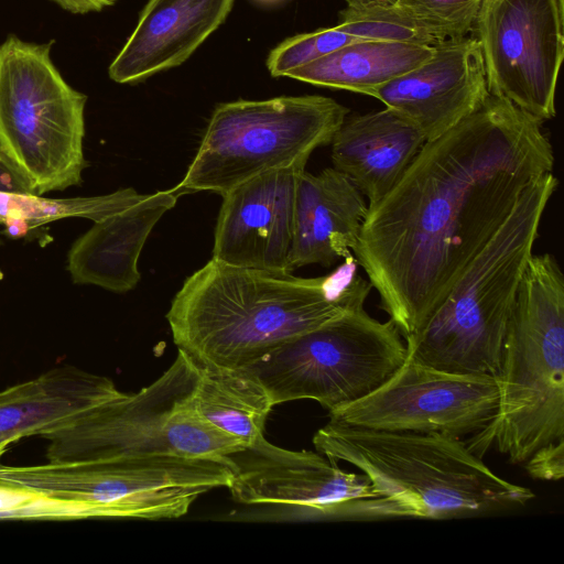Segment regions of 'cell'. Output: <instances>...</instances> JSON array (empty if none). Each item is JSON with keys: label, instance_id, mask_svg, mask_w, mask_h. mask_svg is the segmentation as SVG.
I'll use <instances>...</instances> for the list:
<instances>
[{"label": "cell", "instance_id": "obj_27", "mask_svg": "<svg viewBox=\"0 0 564 564\" xmlns=\"http://www.w3.org/2000/svg\"><path fill=\"white\" fill-rule=\"evenodd\" d=\"M87 518H91V512L83 505L0 485V519L75 520Z\"/></svg>", "mask_w": 564, "mask_h": 564}, {"label": "cell", "instance_id": "obj_8", "mask_svg": "<svg viewBox=\"0 0 564 564\" xmlns=\"http://www.w3.org/2000/svg\"><path fill=\"white\" fill-rule=\"evenodd\" d=\"M349 110L319 96H281L235 100L216 106L194 159L172 189L226 194L267 172L306 164L330 144Z\"/></svg>", "mask_w": 564, "mask_h": 564}, {"label": "cell", "instance_id": "obj_6", "mask_svg": "<svg viewBox=\"0 0 564 564\" xmlns=\"http://www.w3.org/2000/svg\"><path fill=\"white\" fill-rule=\"evenodd\" d=\"M200 367L178 350L169 369L138 393H121L42 436L48 462L143 456H229L246 448L209 423L191 398Z\"/></svg>", "mask_w": 564, "mask_h": 564}, {"label": "cell", "instance_id": "obj_16", "mask_svg": "<svg viewBox=\"0 0 564 564\" xmlns=\"http://www.w3.org/2000/svg\"><path fill=\"white\" fill-rule=\"evenodd\" d=\"M235 0H149L111 62L119 84L142 82L183 64L226 20Z\"/></svg>", "mask_w": 564, "mask_h": 564}, {"label": "cell", "instance_id": "obj_31", "mask_svg": "<svg viewBox=\"0 0 564 564\" xmlns=\"http://www.w3.org/2000/svg\"><path fill=\"white\" fill-rule=\"evenodd\" d=\"M348 7H365L375 3H392L394 0H344Z\"/></svg>", "mask_w": 564, "mask_h": 564}, {"label": "cell", "instance_id": "obj_25", "mask_svg": "<svg viewBox=\"0 0 564 564\" xmlns=\"http://www.w3.org/2000/svg\"><path fill=\"white\" fill-rule=\"evenodd\" d=\"M357 40L360 39L336 26L297 34L284 40L270 52L267 68L272 77H286L291 72Z\"/></svg>", "mask_w": 564, "mask_h": 564}, {"label": "cell", "instance_id": "obj_23", "mask_svg": "<svg viewBox=\"0 0 564 564\" xmlns=\"http://www.w3.org/2000/svg\"><path fill=\"white\" fill-rule=\"evenodd\" d=\"M144 194L132 187L98 196L46 198L36 194L0 192V224L21 237L29 230L64 218L100 221L139 202Z\"/></svg>", "mask_w": 564, "mask_h": 564}, {"label": "cell", "instance_id": "obj_28", "mask_svg": "<svg viewBox=\"0 0 564 564\" xmlns=\"http://www.w3.org/2000/svg\"><path fill=\"white\" fill-rule=\"evenodd\" d=\"M525 470L540 480H560L564 476V440L535 452L525 463Z\"/></svg>", "mask_w": 564, "mask_h": 564}, {"label": "cell", "instance_id": "obj_11", "mask_svg": "<svg viewBox=\"0 0 564 564\" xmlns=\"http://www.w3.org/2000/svg\"><path fill=\"white\" fill-rule=\"evenodd\" d=\"M490 95L540 121L556 115L564 0H482L473 30Z\"/></svg>", "mask_w": 564, "mask_h": 564}, {"label": "cell", "instance_id": "obj_21", "mask_svg": "<svg viewBox=\"0 0 564 564\" xmlns=\"http://www.w3.org/2000/svg\"><path fill=\"white\" fill-rule=\"evenodd\" d=\"M434 46L357 40L305 65L286 77L370 96L372 90L424 63Z\"/></svg>", "mask_w": 564, "mask_h": 564}, {"label": "cell", "instance_id": "obj_24", "mask_svg": "<svg viewBox=\"0 0 564 564\" xmlns=\"http://www.w3.org/2000/svg\"><path fill=\"white\" fill-rule=\"evenodd\" d=\"M358 39L434 46L447 39L436 29L392 3L348 7L335 25Z\"/></svg>", "mask_w": 564, "mask_h": 564}, {"label": "cell", "instance_id": "obj_15", "mask_svg": "<svg viewBox=\"0 0 564 564\" xmlns=\"http://www.w3.org/2000/svg\"><path fill=\"white\" fill-rule=\"evenodd\" d=\"M476 39H447L412 70L372 90L371 97L410 120L432 141L475 112L489 96Z\"/></svg>", "mask_w": 564, "mask_h": 564}, {"label": "cell", "instance_id": "obj_5", "mask_svg": "<svg viewBox=\"0 0 564 564\" xmlns=\"http://www.w3.org/2000/svg\"><path fill=\"white\" fill-rule=\"evenodd\" d=\"M557 185L550 172L521 193L425 326L405 340L406 357L447 372H497L519 283Z\"/></svg>", "mask_w": 564, "mask_h": 564}, {"label": "cell", "instance_id": "obj_12", "mask_svg": "<svg viewBox=\"0 0 564 564\" xmlns=\"http://www.w3.org/2000/svg\"><path fill=\"white\" fill-rule=\"evenodd\" d=\"M497 408L494 375L447 372L406 357L372 393L329 412V421L370 430L463 437L480 432Z\"/></svg>", "mask_w": 564, "mask_h": 564}, {"label": "cell", "instance_id": "obj_22", "mask_svg": "<svg viewBox=\"0 0 564 564\" xmlns=\"http://www.w3.org/2000/svg\"><path fill=\"white\" fill-rule=\"evenodd\" d=\"M209 423L249 446L263 436L273 408L263 386L246 369H206L191 398Z\"/></svg>", "mask_w": 564, "mask_h": 564}, {"label": "cell", "instance_id": "obj_9", "mask_svg": "<svg viewBox=\"0 0 564 564\" xmlns=\"http://www.w3.org/2000/svg\"><path fill=\"white\" fill-rule=\"evenodd\" d=\"M232 475L230 456L0 464V485L83 505L94 518H180L199 496L228 488Z\"/></svg>", "mask_w": 564, "mask_h": 564}, {"label": "cell", "instance_id": "obj_19", "mask_svg": "<svg viewBox=\"0 0 564 564\" xmlns=\"http://www.w3.org/2000/svg\"><path fill=\"white\" fill-rule=\"evenodd\" d=\"M425 142L410 120L388 107L346 117L330 142L333 167L371 206L399 182Z\"/></svg>", "mask_w": 564, "mask_h": 564}, {"label": "cell", "instance_id": "obj_3", "mask_svg": "<svg viewBox=\"0 0 564 564\" xmlns=\"http://www.w3.org/2000/svg\"><path fill=\"white\" fill-rule=\"evenodd\" d=\"M318 453L358 468L398 518L454 519L527 505L534 492L494 473L460 437L394 432L328 421Z\"/></svg>", "mask_w": 564, "mask_h": 564}, {"label": "cell", "instance_id": "obj_13", "mask_svg": "<svg viewBox=\"0 0 564 564\" xmlns=\"http://www.w3.org/2000/svg\"><path fill=\"white\" fill-rule=\"evenodd\" d=\"M232 498L245 505L279 506L311 519H330L345 501L377 496L362 474L341 469L337 462L310 451H290L263 436L229 455Z\"/></svg>", "mask_w": 564, "mask_h": 564}, {"label": "cell", "instance_id": "obj_29", "mask_svg": "<svg viewBox=\"0 0 564 564\" xmlns=\"http://www.w3.org/2000/svg\"><path fill=\"white\" fill-rule=\"evenodd\" d=\"M0 192L35 194L29 182L0 150Z\"/></svg>", "mask_w": 564, "mask_h": 564}, {"label": "cell", "instance_id": "obj_30", "mask_svg": "<svg viewBox=\"0 0 564 564\" xmlns=\"http://www.w3.org/2000/svg\"><path fill=\"white\" fill-rule=\"evenodd\" d=\"M63 9L72 13H88L101 11L105 8L113 6L117 0H52Z\"/></svg>", "mask_w": 564, "mask_h": 564}, {"label": "cell", "instance_id": "obj_14", "mask_svg": "<svg viewBox=\"0 0 564 564\" xmlns=\"http://www.w3.org/2000/svg\"><path fill=\"white\" fill-rule=\"evenodd\" d=\"M305 166L257 175L224 194L212 258L236 267L289 271L296 193Z\"/></svg>", "mask_w": 564, "mask_h": 564}, {"label": "cell", "instance_id": "obj_2", "mask_svg": "<svg viewBox=\"0 0 564 564\" xmlns=\"http://www.w3.org/2000/svg\"><path fill=\"white\" fill-rule=\"evenodd\" d=\"M354 258L316 278L210 259L166 313L178 350L200 368L246 369L285 341L364 307L372 285Z\"/></svg>", "mask_w": 564, "mask_h": 564}, {"label": "cell", "instance_id": "obj_20", "mask_svg": "<svg viewBox=\"0 0 564 564\" xmlns=\"http://www.w3.org/2000/svg\"><path fill=\"white\" fill-rule=\"evenodd\" d=\"M121 393L111 379L72 366L8 387L0 391V448L42 437Z\"/></svg>", "mask_w": 564, "mask_h": 564}, {"label": "cell", "instance_id": "obj_18", "mask_svg": "<svg viewBox=\"0 0 564 564\" xmlns=\"http://www.w3.org/2000/svg\"><path fill=\"white\" fill-rule=\"evenodd\" d=\"M177 197L172 188L145 194L126 209L94 223L68 251L67 270L73 282L116 293L134 289L141 279L138 262L143 246Z\"/></svg>", "mask_w": 564, "mask_h": 564}, {"label": "cell", "instance_id": "obj_4", "mask_svg": "<svg viewBox=\"0 0 564 564\" xmlns=\"http://www.w3.org/2000/svg\"><path fill=\"white\" fill-rule=\"evenodd\" d=\"M494 376L497 412L466 442L471 452L495 445L518 465L564 440V276L551 253L527 263Z\"/></svg>", "mask_w": 564, "mask_h": 564}, {"label": "cell", "instance_id": "obj_17", "mask_svg": "<svg viewBox=\"0 0 564 564\" xmlns=\"http://www.w3.org/2000/svg\"><path fill=\"white\" fill-rule=\"evenodd\" d=\"M368 205L341 172L327 167L300 177L289 271L308 265L332 267L352 257Z\"/></svg>", "mask_w": 564, "mask_h": 564}, {"label": "cell", "instance_id": "obj_1", "mask_svg": "<svg viewBox=\"0 0 564 564\" xmlns=\"http://www.w3.org/2000/svg\"><path fill=\"white\" fill-rule=\"evenodd\" d=\"M542 123L489 95L426 141L392 189L368 206L351 252L404 340L425 326L521 193L553 172Z\"/></svg>", "mask_w": 564, "mask_h": 564}, {"label": "cell", "instance_id": "obj_10", "mask_svg": "<svg viewBox=\"0 0 564 564\" xmlns=\"http://www.w3.org/2000/svg\"><path fill=\"white\" fill-rule=\"evenodd\" d=\"M405 359L394 323L359 307L285 341L246 370L273 405L311 399L332 412L372 393Z\"/></svg>", "mask_w": 564, "mask_h": 564}, {"label": "cell", "instance_id": "obj_26", "mask_svg": "<svg viewBox=\"0 0 564 564\" xmlns=\"http://www.w3.org/2000/svg\"><path fill=\"white\" fill-rule=\"evenodd\" d=\"M482 0H394V4L441 32L445 39L471 32Z\"/></svg>", "mask_w": 564, "mask_h": 564}, {"label": "cell", "instance_id": "obj_7", "mask_svg": "<svg viewBox=\"0 0 564 564\" xmlns=\"http://www.w3.org/2000/svg\"><path fill=\"white\" fill-rule=\"evenodd\" d=\"M52 41L0 44V150L36 195L82 183L87 96L51 58Z\"/></svg>", "mask_w": 564, "mask_h": 564}]
</instances>
